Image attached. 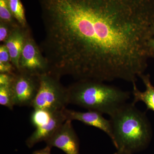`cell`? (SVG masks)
I'll use <instances>...</instances> for the list:
<instances>
[{
	"instance_id": "obj_15",
	"label": "cell",
	"mask_w": 154,
	"mask_h": 154,
	"mask_svg": "<svg viewBox=\"0 0 154 154\" xmlns=\"http://www.w3.org/2000/svg\"><path fill=\"white\" fill-rule=\"evenodd\" d=\"M0 22L7 23L15 27L20 25L11 14L7 0H0Z\"/></svg>"
},
{
	"instance_id": "obj_6",
	"label": "cell",
	"mask_w": 154,
	"mask_h": 154,
	"mask_svg": "<svg viewBox=\"0 0 154 154\" xmlns=\"http://www.w3.org/2000/svg\"><path fill=\"white\" fill-rule=\"evenodd\" d=\"M39 86V77L17 71L10 86L14 106H31Z\"/></svg>"
},
{
	"instance_id": "obj_4",
	"label": "cell",
	"mask_w": 154,
	"mask_h": 154,
	"mask_svg": "<svg viewBox=\"0 0 154 154\" xmlns=\"http://www.w3.org/2000/svg\"><path fill=\"white\" fill-rule=\"evenodd\" d=\"M60 79L51 73L39 76L38 93L31 105L33 109L55 112L66 108L69 104L68 92L67 88L62 85Z\"/></svg>"
},
{
	"instance_id": "obj_5",
	"label": "cell",
	"mask_w": 154,
	"mask_h": 154,
	"mask_svg": "<svg viewBox=\"0 0 154 154\" xmlns=\"http://www.w3.org/2000/svg\"><path fill=\"white\" fill-rule=\"evenodd\" d=\"M19 71L39 77L49 73L48 64L30 33H27L19 62Z\"/></svg>"
},
{
	"instance_id": "obj_12",
	"label": "cell",
	"mask_w": 154,
	"mask_h": 154,
	"mask_svg": "<svg viewBox=\"0 0 154 154\" xmlns=\"http://www.w3.org/2000/svg\"><path fill=\"white\" fill-rule=\"evenodd\" d=\"M8 5L14 19L21 27L28 28L25 10L20 0H7Z\"/></svg>"
},
{
	"instance_id": "obj_16",
	"label": "cell",
	"mask_w": 154,
	"mask_h": 154,
	"mask_svg": "<svg viewBox=\"0 0 154 154\" xmlns=\"http://www.w3.org/2000/svg\"><path fill=\"white\" fill-rule=\"evenodd\" d=\"M0 104L10 110L14 109V105L10 86H0Z\"/></svg>"
},
{
	"instance_id": "obj_1",
	"label": "cell",
	"mask_w": 154,
	"mask_h": 154,
	"mask_svg": "<svg viewBox=\"0 0 154 154\" xmlns=\"http://www.w3.org/2000/svg\"><path fill=\"white\" fill-rule=\"evenodd\" d=\"M50 71L76 80L136 83L154 51V0H37Z\"/></svg>"
},
{
	"instance_id": "obj_11",
	"label": "cell",
	"mask_w": 154,
	"mask_h": 154,
	"mask_svg": "<svg viewBox=\"0 0 154 154\" xmlns=\"http://www.w3.org/2000/svg\"><path fill=\"white\" fill-rule=\"evenodd\" d=\"M140 78L142 80L145 86L146 90L142 92L138 89L136 83L133 84L132 94L134 96L133 103L135 104L141 101L146 104L148 109L154 111V87L150 81L149 74L141 75Z\"/></svg>"
},
{
	"instance_id": "obj_18",
	"label": "cell",
	"mask_w": 154,
	"mask_h": 154,
	"mask_svg": "<svg viewBox=\"0 0 154 154\" xmlns=\"http://www.w3.org/2000/svg\"><path fill=\"white\" fill-rule=\"evenodd\" d=\"M14 73H0V86H11Z\"/></svg>"
},
{
	"instance_id": "obj_13",
	"label": "cell",
	"mask_w": 154,
	"mask_h": 154,
	"mask_svg": "<svg viewBox=\"0 0 154 154\" xmlns=\"http://www.w3.org/2000/svg\"><path fill=\"white\" fill-rule=\"evenodd\" d=\"M11 62L8 48L4 44L0 46V73L13 74L17 71Z\"/></svg>"
},
{
	"instance_id": "obj_17",
	"label": "cell",
	"mask_w": 154,
	"mask_h": 154,
	"mask_svg": "<svg viewBox=\"0 0 154 154\" xmlns=\"http://www.w3.org/2000/svg\"><path fill=\"white\" fill-rule=\"evenodd\" d=\"M17 26L15 27L7 23L0 22V42H2V44L5 43L14 28Z\"/></svg>"
},
{
	"instance_id": "obj_3",
	"label": "cell",
	"mask_w": 154,
	"mask_h": 154,
	"mask_svg": "<svg viewBox=\"0 0 154 154\" xmlns=\"http://www.w3.org/2000/svg\"><path fill=\"white\" fill-rule=\"evenodd\" d=\"M110 117L111 140L117 150L133 154L146 146L150 137V128L145 114L135 104L125 103Z\"/></svg>"
},
{
	"instance_id": "obj_7",
	"label": "cell",
	"mask_w": 154,
	"mask_h": 154,
	"mask_svg": "<svg viewBox=\"0 0 154 154\" xmlns=\"http://www.w3.org/2000/svg\"><path fill=\"white\" fill-rule=\"evenodd\" d=\"M72 121L66 120L45 141L50 147H55L66 154H80L79 142Z\"/></svg>"
},
{
	"instance_id": "obj_10",
	"label": "cell",
	"mask_w": 154,
	"mask_h": 154,
	"mask_svg": "<svg viewBox=\"0 0 154 154\" xmlns=\"http://www.w3.org/2000/svg\"><path fill=\"white\" fill-rule=\"evenodd\" d=\"M29 30V27L24 28L20 25L17 26L3 44L8 48L11 62L17 71L19 69V59Z\"/></svg>"
},
{
	"instance_id": "obj_14",
	"label": "cell",
	"mask_w": 154,
	"mask_h": 154,
	"mask_svg": "<svg viewBox=\"0 0 154 154\" xmlns=\"http://www.w3.org/2000/svg\"><path fill=\"white\" fill-rule=\"evenodd\" d=\"M56 112H51L43 109H33L30 117L31 123L35 128L41 126L48 122Z\"/></svg>"
},
{
	"instance_id": "obj_20",
	"label": "cell",
	"mask_w": 154,
	"mask_h": 154,
	"mask_svg": "<svg viewBox=\"0 0 154 154\" xmlns=\"http://www.w3.org/2000/svg\"><path fill=\"white\" fill-rule=\"evenodd\" d=\"M114 154H132L129 152L122 150H117V151Z\"/></svg>"
},
{
	"instance_id": "obj_21",
	"label": "cell",
	"mask_w": 154,
	"mask_h": 154,
	"mask_svg": "<svg viewBox=\"0 0 154 154\" xmlns=\"http://www.w3.org/2000/svg\"><path fill=\"white\" fill-rule=\"evenodd\" d=\"M149 47L154 51V37L151 39L149 43Z\"/></svg>"
},
{
	"instance_id": "obj_2",
	"label": "cell",
	"mask_w": 154,
	"mask_h": 154,
	"mask_svg": "<svg viewBox=\"0 0 154 154\" xmlns=\"http://www.w3.org/2000/svg\"><path fill=\"white\" fill-rule=\"evenodd\" d=\"M67 89L69 104L109 116L130 97L129 92L96 80H78Z\"/></svg>"
},
{
	"instance_id": "obj_19",
	"label": "cell",
	"mask_w": 154,
	"mask_h": 154,
	"mask_svg": "<svg viewBox=\"0 0 154 154\" xmlns=\"http://www.w3.org/2000/svg\"><path fill=\"white\" fill-rule=\"evenodd\" d=\"M51 148L47 146L44 148L35 151L33 152L32 154H51Z\"/></svg>"
},
{
	"instance_id": "obj_9",
	"label": "cell",
	"mask_w": 154,
	"mask_h": 154,
	"mask_svg": "<svg viewBox=\"0 0 154 154\" xmlns=\"http://www.w3.org/2000/svg\"><path fill=\"white\" fill-rule=\"evenodd\" d=\"M63 110L56 111L48 122L36 128L35 131L26 140V144L31 148L35 144L45 141L66 120Z\"/></svg>"
},
{
	"instance_id": "obj_8",
	"label": "cell",
	"mask_w": 154,
	"mask_h": 154,
	"mask_svg": "<svg viewBox=\"0 0 154 154\" xmlns=\"http://www.w3.org/2000/svg\"><path fill=\"white\" fill-rule=\"evenodd\" d=\"M64 114L66 120H77L84 124L99 128L105 132L111 139L112 126L110 120L105 119L102 113L92 110L87 112H80L75 110L64 109Z\"/></svg>"
}]
</instances>
